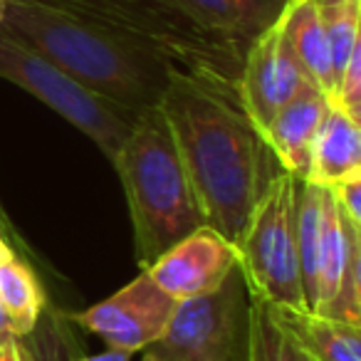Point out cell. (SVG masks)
Segmentation results:
<instances>
[{
    "instance_id": "1",
    "label": "cell",
    "mask_w": 361,
    "mask_h": 361,
    "mask_svg": "<svg viewBox=\"0 0 361 361\" xmlns=\"http://www.w3.org/2000/svg\"><path fill=\"white\" fill-rule=\"evenodd\" d=\"M203 223L238 243L280 166L238 99V87L176 72L159 102Z\"/></svg>"
},
{
    "instance_id": "2",
    "label": "cell",
    "mask_w": 361,
    "mask_h": 361,
    "mask_svg": "<svg viewBox=\"0 0 361 361\" xmlns=\"http://www.w3.org/2000/svg\"><path fill=\"white\" fill-rule=\"evenodd\" d=\"M3 27L92 92L134 111L159 106L178 72L104 25L47 0H11Z\"/></svg>"
},
{
    "instance_id": "3",
    "label": "cell",
    "mask_w": 361,
    "mask_h": 361,
    "mask_svg": "<svg viewBox=\"0 0 361 361\" xmlns=\"http://www.w3.org/2000/svg\"><path fill=\"white\" fill-rule=\"evenodd\" d=\"M111 164L129 206L134 255L141 270L154 265L188 233L206 226L186 166L159 106L139 116Z\"/></svg>"
},
{
    "instance_id": "4",
    "label": "cell",
    "mask_w": 361,
    "mask_h": 361,
    "mask_svg": "<svg viewBox=\"0 0 361 361\" xmlns=\"http://www.w3.org/2000/svg\"><path fill=\"white\" fill-rule=\"evenodd\" d=\"M116 32L173 70L213 85L238 87L243 55L233 42L201 27L176 0H47Z\"/></svg>"
},
{
    "instance_id": "5",
    "label": "cell",
    "mask_w": 361,
    "mask_h": 361,
    "mask_svg": "<svg viewBox=\"0 0 361 361\" xmlns=\"http://www.w3.org/2000/svg\"><path fill=\"white\" fill-rule=\"evenodd\" d=\"M0 80L13 82L27 94L37 97L42 104L57 111L87 139L94 141L97 149L109 161L116 159L126 136L144 114L92 92L3 25H0Z\"/></svg>"
},
{
    "instance_id": "6",
    "label": "cell",
    "mask_w": 361,
    "mask_h": 361,
    "mask_svg": "<svg viewBox=\"0 0 361 361\" xmlns=\"http://www.w3.org/2000/svg\"><path fill=\"white\" fill-rule=\"evenodd\" d=\"M297 186L295 176L280 171L235 243L250 295L277 310H307L297 260Z\"/></svg>"
},
{
    "instance_id": "7",
    "label": "cell",
    "mask_w": 361,
    "mask_h": 361,
    "mask_svg": "<svg viewBox=\"0 0 361 361\" xmlns=\"http://www.w3.org/2000/svg\"><path fill=\"white\" fill-rule=\"evenodd\" d=\"M252 297L238 267L218 290L176 302L164 334L141 361H250Z\"/></svg>"
},
{
    "instance_id": "8",
    "label": "cell",
    "mask_w": 361,
    "mask_h": 361,
    "mask_svg": "<svg viewBox=\"0 0 361 361\" xmlns=\"http://www.w3.org/2000/svg\"><path fill=\"white\" fill-rule=\"evenodd\" d=\"M173 310V297L166 295L149 272L141 270L129 285L90 310L72 314V319L99 336L106 349L136 354L164 334Z\"/></svg>"
},
{
    "instance_id": "9",
    "label": "cell",
    "mask_w": 361,
    "mask_h": 361,
    "mask_svg": "<svg viewBox=\"0 0 361 361\" xmlns=\"http://www.w3.org/2000/svg\"><path fill=\"white\" fill-rule=\"evenodd\" d=\"M307 85L312 82L292 55L280 20L247 45L238 77V99L260 134Z\"/></svg>"
},
{
    "instance_id": "10",
    "label": "cell",
    "mask_w": 361,
    "mask_h": 361,
    "mask_svg": "<svg viewBox=\"0 0 361 361\" xmlns=\"http://www.w3.org/2000/svg\"><path fill=\"white\" fill-rule=\"evenodd\" d=\"M238 262L240 257L235 243L211 226H201L171 245L154 265L146 267V272L166 295L183 302L218 290Z\"/></svg>"
},
{
    "instance_id": "11",
    "label": "cell",
    "mask_w": 361,
    "mask_h": 361,
    "mask_svg": "<svg viewBox=\"0 0 361 361\" xmlns=\"http://www.w3.org/2000/svg\"><path fill=\"white\" fill-rule=\"evenodd\" d=\"M331 99L314 85H307L262 131L277 166L297 180L307 178L310 171V149L314 134L329 109Z\"/></svg>"
},
{
    "instance_id": "12",
    "label": "cell",
    "mask_w": 361,
    "mask_h": 361,
    "mask_svg": "<svg viewBox=\"0 0 361 361\" xmlns=\"http://www.w3.org/2000/svg\"><path fill=\"white\" fill-rule=\"evenodd\" d=\"M361 173V129L339 104L331 102L310 149L307 178L334 188L341 180Z\"/></svg>"
},
{
    "instance_id": "13",
    "label": "cell",
    "mask_w": 361,
    "mask_h": 361,
    "mask_svg": "<svg viewBox=\"0 0 361 361\" xmlns=\"http://www.w3.org/2000/svg\"><path fill=\"white\" fill-rule=\"evenodd\" d=\"M280 27L307 80L334 102L336 87L334 70H331V52L322 20L317 16L314 0H290V6L280 18Z\"/></svg>"
},
{
    "instance_id": "14",
    "label": "cell",
    "mask_w": 361,
    "mask_h": 361,
    "mask_svg": "<svg viewBox=\"0 0 361 361\" xmlns=\"http://www.w3.org/2000/svg\"><path fill=\"white\" fill-rule=\"evenodd\" d=\"M326 196H329V188L312 183V180H300L297 186V260H300V280L307 312L317 310V295H319Z\"/></svg>"
},
{
    "instance_id": "15",
    "label": "cell",
    "mask_w": 361,
    "mask_h": 361,
    "mask_svg": "<svg viewBox=\"0 0 361 361\" xmlns=\"http://www.w3.org/2000/svg\"><path fill=\"white\" fill-rule=\"evenodd\" d=\"M277 319L314 361H361L359 324L331 319L307 310H277Z\"/></svg>"
},
{
    "instance_id": "16",
    "label": "cell",
    "mask_w": 361,
    "mask_h": 361,
    "mask_svg": "<svg viewBox=\"0 0 361 361\" xmlns=\"http://www.w3.org/2000/svg\"><path fill=\"white\" fill-rule=\"evenodd\" d=\"M45 310V290L32 265L16 250L0 255V314L6 324L25 339L35 331Z\"/></svg>"
},
{
    "instance_id": "17",
    "label": "cell",
    "mask_w": 361,
    "mask_h": 361,
    "mask_svg": "<svg viewBox=\"0 0 361 361\" xmlns=\"http://www.w3.org/2000/svg\"><path fill=\"white\" fill-rule=\"evenodd\" d=\"M250 361H314L277 319L272 305L257 297L250 305Z\"/></svg>"
},
{
    "instance_id": "18",
    "label": "cell",
    "mask_w": 361,
    "mask_h": 361,
    "mask_svg": "<svg viewBox=\"0 0 361 361\" xmlns=\"http://www.w3.org/2000/svg\"><path fill=\"white\" fill-rule=\"evenodd\" d=\"M314 8L322 20V27H324L326 42H329L331 70H334V87H336L351 52L361 45V37H359L361 0H314Z\"/></svg>"
},
{
    "instance_id": "19",
    "label": "cell",
    "mask_w": 361,
    "mask_h": 361,
    "mask_svg": "<svg viewBox=\"0 0 361 361\" xmlns=\"http://www.w3.org/2000/svg\"><path fill=\"white\" fill-rule=\"evenodd\" d=\"M287 6H290V0H233L238 40H240L243 50H247V45L255 37L277 25Z\"/></svg>"
},
{
    "instance_id": "20",
    "label": "cell",
    "mask_w": 361,
    "mask_h": 361,
    "mask_svg": "<svg viewBox=\"0 0 361 361\" xmlns=\"http://www.w3.org/2000/svg\"><path fill=\"white\" fill-rule=\"evenodd\" d=\"M176 3H178L201 27H206L208 32L233 42V45H238L243 50L240 40H238L233 0H176Z\"/></svg>"
},
{
    "instance_id": "21",
    "label": "cell",
    "mask_w": 361,
    "mask_h": 361,
    "mask_svg": "<svg viewBox=\"0 0 361 361\" xmlns=\"http://www.w3.org/2000/svg\"><path fill=\"white\" fill-rule=\"evenodd\" d=\"M351 119L361 121V45L351 52L336 85V102Z\"/></svg>"
},
{
    "instance_id": "22",
    "label": "cell",
    "mask_w": 361,
    "mask_h": 361,
    "mask_svg": "<svg viewBox=\"0 0 361 361\" xmlns=\"http://www.w3.org/2000/svg\"><path fill=\"white\" fill-rule=\"evenodd\" d=\"M331 193H334L336 206L344 213L346 221H351L354 226L361 228V173L341 180L339 186L331 188Z\"/></svg>"
},
{
    "instance_id": "23",
    "label": "cell",
    "mask_w": 361,
    "mask_h": 361,
    "mask_svg": "<svg viewBox=\"0 0 361 361\" xmlns=\"http://www.w3.org/2000/svg\"><path fill=\"white\" fill-rule=\"evenodd\" d=\"M0 361H37L23 336H18L11 326H0Z\"/></svg>"
},
{
    "instance_id": "24",
    "label": "cell",
    "mask_w": 361,
    "mask_h": 361,
    "mask_svg": "<svg viewBox=\"0 0 361 361\" xmlns=\"http://www.w3.org/2000/svg\"><path fill=\"white\" fill-rule=\"evenodd\" d=\"M134 354H126V351H114V349H106L102 354H92V356H80L75 361H131Z\"/></svg>"
},
{
    "instance_id": "25",
    "label": "cell",
    "mask_w": 361,
    "mask_h": 361,
    "mask_svg": "<svg viewBox=\"0 0 361 361\" xmlns=\"http://www.w3.org/2000/svg\"><path fill=\"white\" fill-rule=\"evenodd\" d=\"M8 3H11V0H0V25H3V18H6Z\"/></svg>"
}]
</instances>
